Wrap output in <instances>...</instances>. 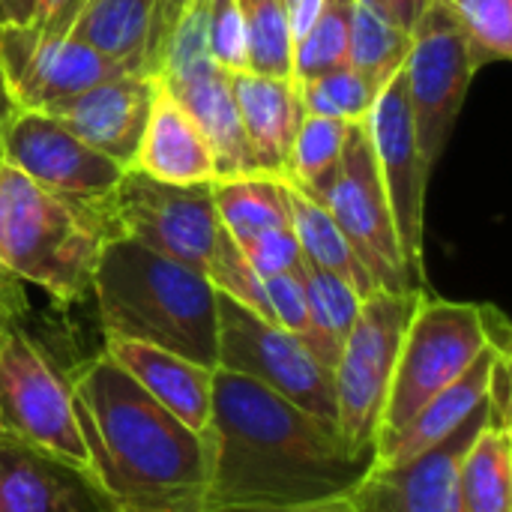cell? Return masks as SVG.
<instances>
[{
  "mask_svg": "<svg viewBox=\"0 0 512 512\" xmlns=\"http://www.w3.org/2000/svg\"><path fill=\"white\" fill-rule=\"evenodd\" d=\"M204 435L210 447L204 512L342 501L375 462V453H351L339 429L225 369H213Z\"/></svg>",
  "mask_w": 512,
  "mask_h": 512,
  "instance_id": "1",
  "label": "cell"
},
{
  "mask_svg": "<svg viewBox=\"0 0 512 512\" xmlns=\"http://www.w3.org/2000/svg\"><path fill=\"white\" fill-rule=\"evenodd\" d=\"M87 474L111 512H204L207 435L180 423L102 351L69 375Z\"/></svg>",
  "mask_w": 512,
  "mask_h": 512,
  "instance_id": "2",
  "label": "cell"
},
{
  "mask_svg": "<svg viewBox=\"0 0 512 512\" xmlns=\"http://www.w3.org/2000/svg\"><path fill=\"white\" fill-rule=\"evenodd\" d=\"M93 297L105 339L165 348L207 369L219 366V294L201 270L114 237L102 246Z\"/></svg>",
  "mask_w": 512,
  "mask_h": 512,
  "instance_id": "3",
  "label": "cell"
},
{
  "mask_svg": "<svg viewBox=\"0 0 512 512\" xmlns=\"http://www.w3.org/2000/svg\"><path fill=\"white\" fill-rule=\"evenodd\" d=\"M108 240L114 231L102 198L45 189L3 165L0 261L18 282H33L60 306L84 303Z\"/></svg>",
  "mask_w": 512,
  "mask_h": 512,
  "instance_id": "4",
  "label": "cell"
},
{
  "mask_svg": "<svg viewBox=\"0 0 512 512\" xmlns=\"http://www.w3.org/2000/svg\"><path fill=\"white\" fill-rule=\"evenodd\" d=\"M489 345V303L444 300L426 291L402 339L375 450L390 444L414 414L450 387Z\"/></svg>",
  "mask_w": 512,
  "mask_h": 512,
  "instance_id": "5",
  "label": "cell"
},
{
  "mask_svg": "<svg viewBox=\"0 0 512 512\" xmlns=\"http://www.w3.org/2000/svg\"><path fill=\"white\" fill-rule=\"evenodd\" d=\"M423 294L426 291L369 294L342 345L339 363L333 366L336 426L345 447L357 456L375 453V438L402 339Z\"/></svg>",
  "mask_w": 512,
  "mask_h": 512,
  "instance_id": "6",
  "label": "cell"
},
{
  "mask_svg": "<svg viewBox=\"0 0 512 512\" xmlns=\"http://www.w3.org/2000/svg\"><path fill=\"white\" fill-rule=\"evenodd\" d=\"M114 237L135 240L186 267L207 270L219 240V216L210 183H162L126 168L102 198Z\"/></svg>",
  "mask_w": 512,
  "mask_h": 512,
  "instance_id": "7",
  "label": "cell"
},
{
  "mask_svg": "<svg viewBox=\"0 0 512 512\" xmlns=\"http://www.w3.org/2000/svg\"><path fill=\"white\" fill-rule=\"evenodd\" d=\"M219 294V291H216ZM219 366L246 375L288 399L315 420L336 426L333 369L312 357L300 336L258 318L246 306L219 294Z\"/></svg>",
  "mask_w": 512,
  "mask_h": 512,
  "instance_id": "8",
  "label": "cell"
},
{
  "mask_svg": "<svg viewBox=\"0 0 512 512\" xmlns=\"http://www.w3.org/2000/svg\"><path fill=\"white\" fill-rule=\"evenodd\" d=\"M0 432L87 471L69 375L57 369L24 327L0 339Z\"/></svg>",
  "mask_w": 512,
  "mask_h": 512,
  "instance_id": "9",
  "label": "cell"
},
{
  "mask_svg": "<svg viewBox=\"0 0 512 512\" xmlns=\"http://www.w3.org/2000/svg\"><path fill=\"white\" fill-rule=\"evenodd\" d=\"M324 207L339 225L342 237L372 276L378 291L405 294L426 291L414 282L408 261L399 246V234L393 225V210L381 183L375 147L366 123L348 126L339 174L324 195Z\"/></svg>",
  "mask_w": 512,
  "mask_h": 512,
  "instance_id": "10",
  "label": "cell"
},
{
  "mask_svg": "<svg viewBox=\"0 0 512 512\" xmlns=\"http://www.w3.org/2000/svg\"><path fill=\"white\" fill-rule=\"evenodd\" d=\"M411 36L414 42L402 72L420 153L432 171L450 144L477 66L462 27L444 0L426 6Z\"/></svg>",
  "mask_w": 512,
  "mask_h": 512,
  "instance_id": "11",
  "label": "cell"
},
{
  "mask_svg": "<svg viewBox=\"0 0 512 512\" xmlns=\"http://www.w3.org/2000/svg\"><path fill=\"white\" fill-rule=\"evenodd\" d=\"M369 138L375 147L381 183L393 210V225L399 234L402 255L408 261V270L420 288H426V264H423V246H426V183H429V165L420 153L414 114L408 105L405 90V72H396L378 93L375 108L366 120Z\"/></svg>",
  "mask_w": 512,
  "mask_h": 512,
  "instance_id": "12",
  "label": "cell"
},
{
  "mask_svg": "<svg viewBox=\"0 0 512 512\" xmlns=\"http://www.w3.org/2000/svg\"><path fill=\"white\" fill-rule=\"evenodd\" d=\"M0 72L15 108L45 111L123 69L69 33L57 36L33 24L0 21Z\"/></svg>",
  "mask_w": 512,
  "mask_h": 512,
  "instance_id": "13",
  "label": "cell"
},
{
  "mask_svg": "<svg viewBox=\"0 0 512 512\" xmlns=\"http://www.w3.org/2000/svg\"><path fill=\"white\" fill-rule=\"evenodd\" d=\"M0 159L27 180L78 198H105L126 171L60 120L33 108H15L3 120Z\"/></svg>",
  "mask_w": 512,
  "mask_h": 512,
  "instance_id": "14",
  "label": "cell"
},
{
  "mask_svg": "<svg viewBox=\"0 0 512 512\" xmlns=\"http://www.w3.org/2000/svg\"><path fill=\"white\" fill-rule=\"evenodd\" d=\"M486 420H489V408L483 399L480 408L432 450L402 465L372 462L366 477L348 495L354 512H462L456 471L468 444L477 438Z\"/></svg>",
  "mask_w": 512,
  "mask_h": 512,
  "instance_id": "15",
  "label": "cell"
},
{
  "mask_svg": "<svg viewBox=\"0 0 512 512\" xmlns=\"http://www.w3.org/2000/svg\"><path fill=\"white\" fill-rule=\"evenodd\" d=\"M153 93H156V75L120 72L87 87L78 96L48 105L45 114L60 120L93 150L129 168L135 162L144 135Z\"/></svg>",
  "mask_w": 512,
  "mask_h": 512,
  "instance_id": "16",
  "label": "cell"
},
{
  "mask_svg": "<svg viewBox=\"0 0 512 512\" xmlns=\"http://www.w3.org/2000/svg\"><path fill=\"white\" fill-rule=\"evenodd\" d=\"M0 512H111L87 471L0 432Z\"/></svg>",
  "mask_w": 512,
  "mask_h": 512,
  "instance_id": "17",
  "label": "cell"
},
{
  "mask_svg": "<svg viewBox=\"0 0 512 512\" xmlns=\"http://www.w3.org/2000/svg\"><path fill=\"white\" fill-rule=\"evenodd\" d=\"M231 93L249 150L252 174L288 180L297 129L303 123L300 87L291 78H270L258 72H228Z\"/></svg>",
  "mask_w": 512,
  "mask_h": 512,
  "instance_id": "18",
  "label": "cell"
},
{
  "mask_svg": "<svg viewBox=\"0 0 512 512\" xmlns=\"http://www.w3.org/2000/svg\"><path fill=\"white\" fill-rule=\"evenodd\" d=\"M102 354L180 423L195 432L207 429L213 402V369L198 366L165 348L126 339H105Z\"/></svg>",
  "mask_w": 512,
  "mask_h": 512,
  "instance_id": "19",
  "label": "cell"
},
{
  "mask_svg": "<svg viewBox=\"0 0 512 512\" xmlns=\"http://www.w3.org/2000/svg\"><path fill=\"white\" fill-rule=\"evenodd\" d=\"M162 183H213L216 180V156L192 120V114L165 90L156 78L153 105L144 123V135L129 165Z\"/></svg>",
  "mask_w": 512,
  "mask_h": 512,
  "instance_id": "20",
  "label": "cell"
},
{
  "mask_svg": "<svg viewBox=\"0 0 512 512\" xmlns=\"http://www.w3.org/2000/svg\"><path fill=\"white\" fill-rule=\"evenodd\" d=\"M498 354H507V351H498L492 345L483 348V354L450 387H444L438 396H432L390 444L375 450V465H402V462L432 450L447 435H453L486 399L492 366H495Z\"/></svg>",
  "mask_w": 512,
  "mask_h": 512,
  "instance_id": "21",
  "label": "cell"
},
{
  "mask_svg": "<svg viewBox=\"0 0 512 512\" xmlns=\"http://www.w3.org/2000/svg\"><path fill=\"white\" fill-rule=\"evenodd\" d=\"M159 0H87L72 33L123 72L150 75V45Z\"/></svg>",
  "mask_w": 512,
  "mask_h": 512,
  "instance_id": "22",
  "label": "cell"
},
{
  "mask_svg": "<svg viewBox=\"0 0 512 512\" xmlns=\"http://www.w3.org/2000/svg\"><path fill=\"white\" fill-rule=\"evenodd\" d=\"M285 186H288L291 228H294V237L300 243L303 261L309 267H318V270H327V273L345 279L363 300L369 294H375L378 288H375L372 276L366 273V267L360 264V258L354 255V249L342 237V231L333 222L330 210L318 198L303 192L297 183L285 180Z\"/></svg>",
  "mask_w": 512,
  "mask_h": 512,
  "instance_id": "23",
  "label": "cell"
},
{
  "mask_svg": "<svg viewBox=\"0 0 512 512\" xmlns=\"http://www.w3.org/2000/svg\"><path fill=\"white\" fill-rule=\"evenodd\" d=\"M459 510L512 512V429L486 426L468 444L459 471Z\"/></svg>",
  "mask_w": 512,
  "mask_h": 512,
  "instance_id": "24",
  "label": "cell"
},
{
  "mask_svg": "<svg viewBox=\"0 0 512 512\" xmlns=\"http://www.w3.org/2000/svg\"><path fill=\"white\" fill-rule=\"evenodd\" d=\"M210 189H213L219 225L237 243L252 234L291 225L285 180L264 177V174H237V177H216Z\"/></svg>",
  "mask_w": 512,
  "mask_h": 512,
  "instance_id": "25",
  "label": "cell"
},
{
  "mask_svg": "<svg viewBox=\"0 0 512 512\" xmlns=\"http://www.w3.org/2000/svg\"><path fill=\"white\" fill-rule=\"evenodd\" d=\"M303 285H306V303H309V333L303 336V345L312 351L315 360L333 369L360 315L363 297L345 279L327 270L309 267V264L303 270Z\"/></svg>",
  "mask_w": 512,
  "mask_h": 512,
  "instance_id": "26",
  "label": "cell"
},
{
  "mask_svg": "<svg viewBox=\"0 0 512 512\" xmlns=\"http://www.w3.org/2000/svg\"><path fill=\"white\" fill-rule=\"evenodd\" d=\"M411 30H402L378 9L354 0L351 12V39H348V66L363 72L369 81L384 87L396 72H402L411 54Z\"/></svg>",
  "mask_w": 512,
  "mask_h": 512,
  "instance_id": "27",
  "label": "cell"
},
{
  "mask_svg": "<svg viewBox=\"0 0 512 512\" xmlns=\"http://www.w3.org/2000/svg\"><path fill=\"white\" fill-rule=\"evenodd\" d=\"M345 138H348V123L303 114V123H300L297 141H294V153H291L288 180L324 204V195L339 174Z\"/></svg>",
  "mask_w": 512,
  "mask_h": 512,
  "instance_id": "28",
  "label": "cell"
},
{
  "mask_svg": "<svg viewBox=\"0 0 512 512\" xmlns=\"http://www.w3.org/2000/svg\"><path fill=\"white\" fill-rule=\"evenodd\" d=\"M354 0H327L318 21L303 39L291 45V81H312L333 69L348 66Z\"/></svg>",
  "mask_w": 512,
  "mask_h": 512,
  "instance_id": "29",
  "label": "cell"
},
{
  "mask_svg": "<svg viewBox=\"0 0 512 512\" xmlns=\"http://www.w3.org/2000/svg\"><path fill=\"white\" fill-rule=\"evenodd\" d=\"M300 102L306 114L339 120V123H366L381 87L369 81L363 72L342 66L327 75H318L312 81H300Z\"/></svg>",
  "mask_w": 512,
  "mask_h": 512,
  "instance_id": "30",
  "label": "cell"
},
{
  "mask_svg": "<svg viewBox=\"0 0 512 512\" xmlns=\"http://www.w3.org/2000/svg\"><path fill=\"white\" fill-rule=\"evenodd\" d=\"M246 27L249 69L270 78H291V30L285 0H237Z\"/></svg>",
  "mask_w": 512,
  "mask_h": 512,
  "instance_id": "31",
  "label": "cell"
},
{
  "mask_svg": "<svg viewBox=\"0 0 512 512\" xmlns=\"http://www.w3.org/2000/svg\"><path fill=\"white\" fill-rule=\"evenodd\" d=\"M456 15L477 72L512 57V0H444Z\"/></svg>",
  "mask_w": 512,
  "mask_h": 512,
  "instance_id": "32",
  "label": "cell"
},
{
  "mask_svg": "<svg viewBox=\"0 0 512 512\" xmlns=\"http://www.w3.org/2000/svg\"><path fill=\"white\" fill-rule=\"evenodd\" d=\"M204 276L210 279V285L219 294H225L228 300L246 306L258 318L276 324L267 291H264V279L252 270V264L246 261V255L240 252V246L231 240V234L225 228L219 231V240H216V249L210 255V264H207Z\"/></svg>",
  "mask_w": 512,
  "mask_h": 512,
  "instance_id": "33",
  "label": "cell"
},
{
  "mask_svg": "<svg viewBox=\"0 0 512 512\" xmlns=\"http://www.w3.org/2000/svg\"><path fill=\"white\" fill-rule=\"evenodd\" d=\"M207 51L225 72H246V27L237 0H207Z\"/></svg>",
  "mask_w": 512,
  "mask_h": 512,
  "instance_id": "34",
  "label": "cell"
},
{
  "mask_svg": "<svg viewBox=\"0 0 512 512\" xmlns=\"http://www.w3.org/2000/svg\"><path fill=\"white\" fill-rule=\"evenodd\" d=\"M237 246H240V252L246 255V261L252 264V270L261 279L279 276V273H303V267H306L303 252H300V243H297L291 225L288 228H270V231L252 234V237L240 240Z\"/></svg>",
  "mask_w": 512,
  "mask_h": 512,
  "instance_id": "35",
  "label": "cell"
},
{
  "mask_svg": "<svg viewBox=\"0 0 512 512\" xmlns=\"http://www.w3.org/2000/svg\"><path fill=\"white\" fill-rule=\"evenodd\" d=\"M264 291H267V300H270L276 327H282V330H288V333H294V336L303 339L309 333V303H306L303 273L267 276L264 279Z\"/></svg>",
  "mask_w": 512,
  "mask_h": 512,
  "instance_id": "36",
  "label": "cell"
},
{
  "mask_svg": "<svg viewBox=\"0 0 512 512\" xmlns=\"http://www.w3.org/2000/svg\"><path fill=\"white\" fill-rule=\"evenodd\" d=\"M87 0H36V9H33V27L45 30V33H57V36H66L72 33L81 9H84Z\"/></svg>",
  "mask_w": 512,
  "mask_h": 512,
  "instance_id": "37",
  "label": "cell"
},
{
  "mask_svg": "<svg viewBox=\"0 0 512 512\" xmlns=\"http://www.w3.org/2000/svg\"><path fill=\"white\" fill-rule=\"evenodd\" d=\"M192 0H159L156 6V21H153V45H150V75H156L159 69V60H162V51L174 33V27L180 24L183 12L189 9Z\"/></svg>",
  "mask_w": 512,
  "mask_h": 512,
  "instance_id": "38",
  "label": "cell"
},
{
  "mask_svg": "<svg viewBox=\"0 0 512 512\" xmlns=\"http://www.w3.org/2000/svg\"><path fill=\"white\" fill-rule=\"evenodd\" d=\"M27 312H30V306H27L21 282L12 279V276H0V339L9 330L24 327Z\"/></svg>",
  "mask_w": 512,
  "mask_h": 512,
  "instance_id": "39",
  "label": "cell"
},
{
  "mask_svg": "<svg viewBox=\"0 0 512 512\" xmlns=\"http://www.w3.org/2000/svg\"><path fill=\"white\" fill-rule=\"evenodd\" d=\"M372 9H378L381 15H387L393 24H399L402 30H414L420 15L426 12V6L432 0H360Z\"/></svg>",
  "mask_w": 512,
  "mask_h": 512,
  "instance_id": "40",
  "label": "cell"
},
{
  "mask_svg": "<svg viewBox=\"0 0 512 512\" xmlns=\"http://www.w3.org/2000/svg\"><path fill=\"white\" fill-rule=\"evenodd\" d=\"M324 3L327 0H285V18H288L291 42H297L309 33V27L318 21Z\"/></svg>",
  "mask_w": 512,
  "mask_h": 512,
  "instance_id": "41",
  "label": "cell"
},
{
  "mask_svg": "<svg viewBox=\"0 0 512 512\" xmlns=\"http://www.w3.org/2000/svg\"><path fill=\"white\" fill-rule=\"evenodd\" d=\"M210 512H354L351 501H327V504H309V507H228V510Z\"/></svg>",
  "mask_w": 512,
  "mask_h": 512,
  "instance_id": "42",
  "label": "cell"
},
{
  "mask_svg": "<svg viewBox=\"0 0 512 512\" xmlns=\"http://www.w3.org/2000/svg\"><path fill=\"white\" fill-rule=\"evenodd\" d=\"M36 0H0V21L3 24H33Z\"/></svg>",
  "mask_w": 512,
  "mask_h": 512,
  "instance_id": "43",
  "label": "cell"
},
{
  "mask_svg": "<svg viewBox=\"0 0 512 512\" xmlns=\"http://www.w3.org/2000/svg\"><path fill=\"white\" fill-rule=\"evenodd\" d=\"M12 111H15V102H12V96H9V90H6V81H3V72H0V126H3V120H6Z\"/></svg>",
  "mask_w": 512,
  "mask_h": 512,
  "instance_id": "44",
  "label": "cell"
},
{
  "mask_svg": "<svg viewBox=\"0 0 512 512\" xmlns=\"http://www.w3.org/2000/svg\"><path fill=\"white\" fill-rule=\"evenodd\" d=\"M0 171H3V159H0ZM0 276H12V273H9V270L3 267V261H0ZM12 279H15V276H12Z\"/></svg>",
  "mask_w": 512,
  "mask_h": 512,
  "instance_id": "45",
  "label": "cell"
}]
</instances>
